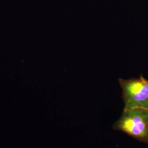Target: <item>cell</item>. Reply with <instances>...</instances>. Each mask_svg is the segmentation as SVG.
<instances>
[{"label": "cell", "instance_id": "2", "mask_svg": "<svg viewBox=\"0 0 148 148\" xmlns=\"http://www.w3.org/2000/svg\"><path fill=\"white\" fill-rule=\"evenodd\" d=\"M125 106L123 110L134 108L148 109V80L138 79H119Z\"/></svg>", "mask_w": 148, "mask_h": 148}, {"label": "cell", "instance_id": "1", "mask_svg": "<svg viewBox=\"0 0 148 148\" xmlns=\"http://www.w3.org/2000/svg\"><path fill=\"white\" fill-rule=\"evenodd\" d=\"M113 128L140 142L148 144V109L123 110Z\"/></svg>", "mask_w": 148, "mask_h": 148}]
</instances>
